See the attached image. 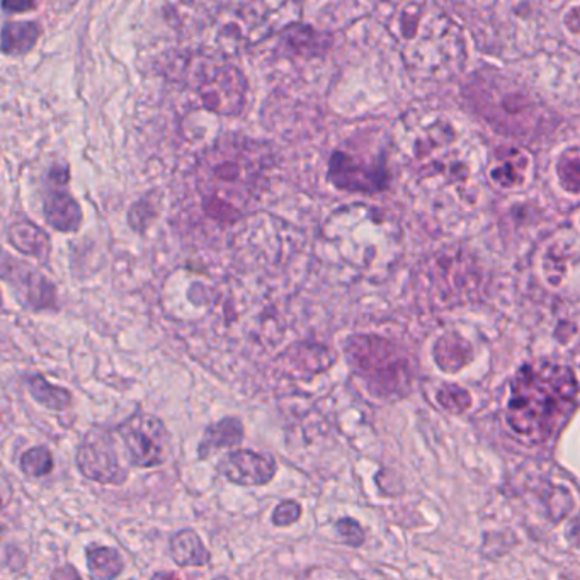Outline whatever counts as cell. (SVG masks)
Wrapping results in <instances>:
<instances>
[{"label": "cell", "instance_id": "obj_15", "mask_svg": "<svg viewBox=\"0 0 580 580\" xmlns=\"http://www.w3.org/2000/svg\"><path fill=\"white\" fill-rule=\"evenodd\" d=\"M24 383H26L29 395L33 397V400L43 405L45 409L63 412L72 405V399H74L72 392L67 388L53 385L43 375H38V373L28 375L24 378Z\"/></svg>", "mask_w": 580, "mask_h": 580}, {"label": "cell", "instance_id": "obj_26", "mask_svg": "<svg viewBox=\"0 0 580 580\" xmlns=\"http://www.w3.org/2000/svg\"><path fill=\"white\" fill-rule=\"evenodd\" d=\"M7 501H4V499H2V494H0V509H4V507H6Z\"/></svg>", "mask_w": 580, "mask_h": 580}, {"label": "cell", "instance_id": "obj_10", "mask_svg": "<svg viewBox=\"0 0 580 580\" xmlns=\"http://www.w3.org/2000/svg\"><path fill=\"white\" fill-rule=\"evenodd\" d=\"M245 438L244 424L237 417H223L218 422L206 426L203 438L198 444V458L206 460L215 451L237 448Z\"/></svg>", "mask_w": 580, "mask_h": 580}, {"label": "cell", "instance_id": "obj_2", "mask_svg": "<svg viewBox=\"0 0 580 580\" xmlns=\"http://www.w3.org/2000/svg\"><path fill=\"white\" fill-rule=\"evenodd\" d=\"M251 148L222 142L206 152L198 167V189L210 217L232 222L254 198L259 179Z\"/></svg>", "mask_w": 580, "mask_h": 580}, {"label": "cell", "instance_id": "obj_18", "mask_svg": "<svg viewBox=\"0 0 580 580\" xmlns=\"http://www.w3.org/2000/svg\"><path fill=\"white\" fill-rule=\"evenodd\" d=\"M436 400H438L439 407L450 414H463L472 405L470 393L461 387H456V385H444L436 393Z\"/></svg>", "mask_w": 580, "mask_h": 580}, {"label": "cell", "instance_id": "obj_4", "mask_svg": "<svg viewBox=\"0 0 580 580\" xmlns=\"http://www.w3.org/2000/svg\"><path fill=\"white\" fill-rule=\"evenodd\" d=\"M80 475L101 485H123L128 480V470L120 463L113 434L94 427L80 441L75 455Z\"/></svg>", "mask_w": 580, "mask_h": 580}, {"label": "cell", "instance_id": "obj_7", "mask_svg": "<svg viewBox=\"0 0 580 580\" xmlns=\"http://www.w3.org/2000/svg\"><path fill=\"white\" fill-rule=\"evenodd\" d=\"M218 472L228 482L240 487H264L271 484L278 473V461L269 453L254 450H235L223 456Z\"/></svg>", "mask_w": 580, "mask_h": 580}, {"label": "cell", "instance_id": "obj_9", "mask_svg": "<svg viewBox=\"0 0 580 580\" xmlns=\"http://www.w3.org/2000/svg\"><path fill=\"white\" fill-rule=\"evenodd\" d=\"M43 213L50 227L62 234H75L82 225V208L72 194L55 188L48 191L43 201Z\"/></svg>", "mask_w": 580, "mask_h": 580}, {"label": "cell", "instance_id": "obj_16", "mask_svg": "<svg viewBox=\"0 0 580 580\" xmlns=\"http://www.w3.org/2000/svg\"><path fill=\"white\" fill-rule=\"evenodd\" d=\"M19 467L26 477L41 478L53 472L55 460L46 446H35L21 456Z\"/></svg>", "mask_w": 580, "mask_h": 580}, {"label": "cell", "instance_id": "obj_24", "mask_svg": "<svg viewBox=\"0 0 580 580\" xmlns=\"http://www.w3.org/2000/svg\"><path fill=\"white\" fill-rule=\"evenodd\" d=\"M0 7L4 9V11L9 12H24V11H31V9H35L36 4L35 2H2Z\"/></svg>", "mask_w": 580, "mask_h": 580}, {"label": "cell", "instance_id": "obj_1", "mask_svg": "<svg viewBox=\"0 0 580 580\" xmlns=\"http://www.w3.org/2000/svg\"><path fill=\"white\" fill-rule=\"evenodd\" d=\"M577 395L579 383L569 366L524 364L511 383L507 426L529 444L546 443L574 416Z\"/></svg>", "mask_w": 580, "mask_h": 580}, {"label": "cell", "instance_id": "obj_21", "mask_svg": "<svg viewBox=\"0 0 580 580\" xmlns=\"http://www.w3.org/2000/svg\"><path fill=\"white\" fill-rule=\"evenodd\" d=\"M336 533L341 536V540L351 548H361L366 541L364 529L359 524L358 519L341 518L336 521Z\"/></svg>", "mask_w": 580, "mask_h": 580}, {"label": "cell", "instance_id": "obj_5", "mask_svg": "<svg viewBox=\"0 0 580 580\" xmlns=\"http://www.w3.org/2000/svg\"><path fill=\"white\" fill-rule=\"evenodd\" d=\"M0 279L11 286L16 300L24 308L33 312L57 308L58 293L52 281L28 262L14 259L6 251H0Z\"/></svg>", "mask_w": 580, "mask_h": 580}, {"label": "cell", "instance_id": "obj_8", "mask_svg": "<svg viewBox=\"0 0 580 580\" xmlns=\"http://www.w3.org/2000/svg\"><path fill=\"white\" fill-rule=\"evenodd\" d=\"M242 75L234 67H220L206 74L198 87L201 101L210 111L220 114L237 113L242 101Z\"/></svg>", "mask_w": 580, "mask_h": 580}, {"label": "cell", "instance_id": "obj_23", "mask_svg": "<svg viewBox=\"0 0 580 580\" xmlns=\"http://www.w3.org/2000/svg\"><path fill=\"white\" fill-rule=\"evenodd\" d=\"M52 580H82V577H80L74 565L67 563V565H63L60 569L53 570Z\"/></svg>", "mask_w": 580, "mask_h": 580}, {"label": "cell", "instance_id": "obj_19", "mask_svg": "<svg viewBox=\"0 0 580 580\" xmlns=\"http://www.w3.org/2000/svg\"><path fill=\"white\" fill-rule=\"evenodd\" d=\"M574 507V499L569 490L565 487H553L546 499V512L548 519L553 523L562 521L565 516H569L570 509Z\"/></svg>", "mask_w": 580, "mask_h": 580}, {"label": "cell", "instance_id": "obj_29", "mask_svg": "<svg viewBox=\"0 0 580 580\" xmlns=\"http://www.w3.org/2000/svg\"><path fill=\"white\" fill-rule=\"evenodd\" d=\"M0 307H2V296H0Z\"/></svg>", "mask_w": 580, "mask_h": 580}, {"label": "cell", "instance_id": "obj_28", "mask_svg": "<svg viewBox=\"0 0 580 580\" xmlns=\"http://www.w3.org/2000/svg\"><path fill=\"white\" fill-rule=\"evenodd\" d=\"M215 580H230V579H228V577H217V579Z\"/></svg>", "mask_w": 580, "mask_h": 580}, {"label": "cell", "instance_id": "obj_14", "mask_svg": "<svg viewBox=\"0 0 580 580\" xmlns=\"http://www.w3.org/2000/svg\"><path fill=\"white\" fill-rule=\"evenodd\" d=\"M86 563L89 575L94 580L118 579L125 572V560L121 557V553L111 546H87Z\"/></svg>", "mask_w": 580, "mask_h": 580}, {"label": "cell", "instance_id": "obj_25", "mask_svg": "<svg viewBox=\"0 0 580 580\" xmlns=\"http://www.w3.org/2000/svg\"><path fill=\"white\" fill-rule=\"evenodd\" d=\"M150 580H177L172 572H155Z\"/></svg>", "mask_w": 580, "mask_h": 580}, {"label": "cell", "instance_id": "obj_6", "mask_svg": "<svg viewBox=\"0 0 580 580\" xmlns=\"http://www.w3.org/2000/svg\"><path fill=\"white\" fill-rule=\"evenodd\" d=\"M329 176L334 186L353 193L373 194L388 188V172L383 165L344 152L332 155Z\"/></svg>", "mask_w": 580, "mask_h": 580}, {"label": "cell", "instance_id": "obj_17", "mask_svg": "<svg viewBox=\"0 0 580 580\" xmlns=\"http://www.w3.org/2000/svg\"><path fill=\"white\" fill-rule=\"evenodd\" d=\"M157 213H159V193L154 191V193L145 194L142 200H138L135 205L131 206L128 223L135 232L143 234L152 220L157 217Z\"/></svg>", "mask_w": 580, "mask_h": 580}, {"label": "cell", "instance_id": "obj_13", "mask_svg": "<svg viewBox=\"0 0 580 580\" xmlns=\"http://www.w3.org/2000/svg\"><path fill=\"white\" fill-rule=\"evenodd\" d=\"M40 36V24L35 21H7L0 28V52L24 57L35 48Z\"/></svg>", "mask_w": 580, "mask_h": 580}, {"label": "cell", "instance_id": "obj_22", "mask_svg": "<svg viewBox=\"0 0 580 580\" xmlns=\"http://www.w3.org/2000/svg\"><path fill=\"white\" fill-rule=\"evenodd\" d=\"M70 181V172L65 165H53L52 171L48 172V182H52L55 188L67 186Z\"/></svg>", "mask_w": 580, "mask_h": 580}, {"label": "cell", "instance_id": "obj_12", "mask_svg": "<svg viewBox=\"0 0 580 580\" xmlns=\"http://www.w3.org/2000/svg\"><path fill=\"white\" fill-rule=\"evenodd\" d=\"M169 553L172 562L179 567H206L211 562V553L200 535L191 528L179 529L171 536Z\"/></svg>", "mask_w": 580, "mask_h": 580}, {"label": "cell", "instance_id": "obj_11", "mask_svg": "<svg viewBox=\"0 0 580 580\" xmlns=\"http://www.w3.org/2000/svg\"><path fill=\"white\" fill-rule=\"evenodd\" d=\"M9 242L16 251L23 256L36 257L40 261H46L52 252V240L43 228L29 220H19L12 223L7 232Z\"/></svg>", "mask_w": 580, "mask_h": 580}, {"label": "cell", "instance_id": "obj_3", "mask_svg": "<svg viewBox=\"0 0 580 580\" xmlns=\"http://www.w3.org/2000/svg\"><path fill=\"white\" fill-rule=\"evenodd\" d=\"M116 433L125 444L131 467H162L171 456V433L157 416L135 412L116 427Z\"/></svg>", "mask_w": 580, "mask_h": 580}, {"label": "cell", "instance_id": "obj_27", "mask_svg": "<svg viewBox=\"0 0 580 580\" xmlns=\"http://www.w3.org/2000/svg\"><path fill=\"white\" fill-rule=\"evenodd\" d=\"M6 533V528L4 526H0V541H2V536Z\"/></svg>", "mask_w": 580, "mask_h": 580}, {"label": "cell", "instance_id": "obj_20", "mask_svg": "<svg viewBox=\"0 0 580 580\" xmlns=\"http://www.w3.org/2000/svg\"><path fill=\"white\" fill-rule=\"evenodd\" d=\"M302 514V504L288 499V501L279 502L278 506L274 507L271 521L276 528H290L291 524L298 523L302 519Z\"/></svg>", "mask_w": 580, "mask_h": 580}]
</instances>
